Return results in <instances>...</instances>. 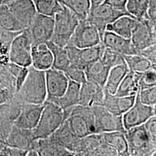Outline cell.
<instances>
[{"label": "cell", "instance_id": "1", "mask_svg": "<svg viewBox=\"0 0 156 156\" xmlns=\"http://www.w3.org/2000/svg\"><path fill=\"white\" fill-rule=\"evenodd\" d=\"M19 91L14 94L13 98L22 104H44L47 98L45 71L38 70L31 66Z\"/></svg>", "mask_w": 156, "mask_h": 156}, {"label": "cell", "instance_id": "2", "mask_svg": "<svg viewBox=\"0 0 156 156\" xmlns=\"http://www.w3.org/2000/svg\"><path fill=\"white\" fill-rule=\"evenodd\" d=\"M64 122L79 138L95 134L94 119L91 107L77 105L63 110Z\"/></svg>", "mask_w": 156, "mask_h": 156}, {"label": "cell", "instance_id": "3", "mask_svg": "<svg viewBox=\"0 0 156 156\" xmlns=\"http://www.w3.org/2000/svg\"><path fill=\"white\" fill-rule=\"evenodd\" d=\"M39 122L32 130L35 140L49 137L64 122V111L54 102L46 101Z\"/></svg>", "mask_w": 156, "mask_h": 156}, {"label": "cell", "instance_id": "4", "mask_svg": "<svg viewBox=\"0 0 156 156\" xmlns=\"http://www.w3.org/2000/svg\"><path fill=\"white\" fill-rule=\"evenodd\" d=\"M125 136L129 156H155L156 142L151 138L145 126L141 124L127 129Z\"/></svg>", "mask_w": 156, "mask_h": 156}, {"label": "cell", "instance_id": "5", "mask_svg": "<svg viewBox=\"0 0 156 156\" xmlns=\"http://www.w3.org/2000/svg\"><path fill=\"white\" fill-rule=\"evenodd\" d=\"M54 19V31L51 41L64 48L72 37L79 20L73 13L63 5L62 9L55 15Z\"/></svg>", "mask_w": 156, "mask_h": 156}, {"label": "cell", "instance_id": "6", "mask_svg": "<svg viewBox=\"0 0 156 156\" xmlns=\"http://www.w3.org/2000/svg\"><path fill=\"white\" fill-rule=\"evenodd\" d=\"M33 41L28 28L24 30L12 40L9 47V62L22 67L31 66Z\"/></svg>", "mask_w": 156, "mask_h": 156}, {"label": "cell", "instance_id": "7", "mask_svg": "<svg viewBox=\"0 0 156 156\" xmlns=\"http://www.w3.org/2000/svg\"><path fill=\"white\" fill-rule=\"evenodd\" d=\"M91 109L94 119L95 134L113 131L126 132L122 115H114L101 105L91 106Z\"/></svg>", "mask_w": 156, "mask_h": 156}, {"label": "cell", "instance_id": "8", "mask_svg": "<svg viewBox=\"0 0 156 156\" xmlns=\"http://www.w3.org/2000/svg\"><path fill=\"white\" fill-rule=\"evenodd\" d=\"M101 42L100 34L97 28L85 19L79 21L67 45L78 48H86L98 45Z\"/></svg>", "mask_w": 156, "mask_h": 156}, {"label": "cell", "instance_id": "9", "mask_svg": "<svg viewBox=\"0 0 156 156\" xmlns=\"http://www.w3.org/2000/svg\"><path fill=\"white\" fill-rule=\"evenodd\" d=\"M67 51L70 64L84 69L91 63L100 59L105 49L101 42L98 45L86 48H78L72 45L64 47Z\"/></svg>", "mask_w": 156, "mask_h": 156}, {"label": "cell", "instance_id": "10", "mask_svg": "<svg viewBox=\"0 0 156 156\" xmlns=\"http://www.w3.org/2000/svg\"><path fill=\"white\" fill-rule=\"evenodd\" d=\"M123 15L131 16L128 13L117 11L103 2L100 5L90 8L86 19L97 28L102 41V36L106 31L107 25L113 22L117 18Z\"/></svg>", "mask_w": 156, "mask_h": 156}, {"label": "cell", "instance_id": "11", "mask_svg": "<svg viewBox=\"0 0 156 156\" xmlns=\"http://www.w3.org/2000/svg\"><path fill=\"white\" fill-rule=\"evenodd\" d=\"M156 27L149 19H138L130 38L138 51L156 45Z\"/></svg>", "mask_w": 156, "mask_h": 156}, {"label": "cell", "instance_id": "12", "mask_svg": "<svg viewBox=\"0 0 156 156\" xmlns=\"http://www.w3.org/2000/svg\"><path fill=\"white\" fill-rule=\"evenodd\" d=\"M138 91L134 105L122 115L123 126L126 130L143 124L149 118L156 116V106H148L142 104L140 101Z\"/></svg>", "mask_w": 156, "mask_h": 156}, {"label": "cell", "instance_id": "13", "mask_svg": "<svg viewBox=\"0 0 156 156\" xmlns=\"http://www.w3.org/2000/svg\"><path fill=\"white\" fill-rule=\"evenodd\" d=\"M75 156H117V154L104 142L101 134H92L80 138Z\"/></svg>", "mask_w": 156, "mask_h": 156}, {"label": "cell", "instance_id": "14", "mask_svg": "<svg viewBox=\"0 0 156 156\" xmlns=\"http://www.w3.org/2000/svg\"><path fill=\"white\" fill-rule=\"evenodd\" d=\"M55 27L54 17L37 13L28 28L33 44L47 43L53 37Z\"/></svg>", "mask_w": 156, "mask_h": 156}, {"label": "cell", "instance_id": "15", "mask_svg": "<svg viewBox=\"0 0 156 156\" xmlns=\"http://www.w3.org/2000/svg\"><path fill=\"white\" fill-rule=\"evenodd\" d=\"M46 100L62 97L68 84L69 79L63 71L51 68L45 71Z\"/></svg>", "mask_w": 156, "mask_h": 156}, {"label": "cell", "instance_id": "16", "mask_svg": "<svg viewBox=\"0 0 156 156\" xmlns=\"http://www.w3.org/2000/svg\"><path fill=\"white\" fill-rule=\"evenodd\" d=\"M7 6L24 30L30 27L38 13L33 0H13Z\"/></svg>", "mask_w": 156, "mask_h": 156}, {"label": "cell", "instance_id": "17", "mask_svg": "<svg viewBox=\"0 0 156 156\" xmlns=\"http://www.w3.org/2000/svg\"><path fill=\"white\" fill-rule=\"evenodd\" d=\"M104 96V87L93 82L86 80L80 84L79 105L89 107L101 106Z\"/></svg>", "mask_w": 156, "mask_h": 156}, {"label": "cell", "instance_id": "18", "mask_svg": "<svg viewBox=\"0 0 156 156\" xmlns=\"http://www.w3.org/2000/svg\"><path fill=\"white\" fill-rule=\"evenodd\" d=\"M101 42L106 48L123 56L138 55V53L131 39L125 38L112 31L106 30L102 36Z\"/></svg>", "mask_w": 156, "mask_h": 156}, {"label": "cell", "instance_id": "19", "mask_svg": "<svg viewBox=\"0 0 156 156\" xmlns=\"http://www.w3.org/2000/svg\"><path fill=\"white\" fill-rule=\"evenodd\" d=\"M44 104H23L13 125L19 128L33 130L39 122Z\"/></svg>", "mask_w": 156, "mask_h": 156}, {"label": "cell", "instance_id": "20", "mask_svg": "<svg viewBox=\"0 0 156 156\" xmlns=\"http://www.w3.org/2000/svg\"><path fill=\"white\" fill-rule=\"evenodd\" d=\"M32 130L13 126L5 140V145L25 151L33 149L35 141Z\"/></svg>", "mask_w": 156, "mask_h": 156}, {"label": "cell", "instance_id": "21", "mask_svg": "<svg viewBox=\"0 0 156 156\" xmlns=\"http://www.w3.org/2000/svg\"><path fill=\"white\" fill-rule=\"evenodd\" d=\"M22 105L13 98L11 102L0 105V129L6 139L20 112Z\"/></svg>", "mask_w": 156, "mask_h": 156}, {"label": "cell", "instance_id": "22", "mask_svg": "<svg viewBox=\"0 0 156 156\" xmlns=\"http://www.w3.org/2000/svg\"><path fill=\"white\" fill-rule=\"evenodd\" d=\"M135 98L136 95L117 97L112 94L105 89L104 99L101 106L105 107L114 115L121 116L134 105Z\"/></svg>", "mask_w": 156, "mask_h": 156}, {"label": "cell", "instance_id": "23", "mask_svg": "<svg viewBox=\"0 0 156 156\" xmlns=\"http://www.w3.org/2000/svg\"><path fill=\"white\" fill-rule=\"evenodd\" d=\"M49 137L57 144L72 152L75 156L80 138L73 134L65 122Z\"/></svg>", "mask_w": 156, "mask_h": 156}, {"label": "cell", "instance_id": "24", "mask_svg": "<svg viewBox=\"0 0 156 156\" xmlns=\"http://www.w3.org/2000/svg\"><path fill=\"white\" fill-rule=\"evenodd\" d=\"M31 66L45 71L52 67L53 57L46 43L33 44L31 47Z\"/></svg>", "mask_w": 156, "mask_h": 156}, {"label": "cell", "instance_id": "25", "mask_svg": "<svg viewBox=\"0 0 156 156\" xmlns=\"http://www.w3.org/2000/svg\"><path fill=\"white\" fill-rule=\"evenodd\" d=\"M80 84L69 80L67 89L62 97L48 100L60 106L62 110L79 105Z\"/></svg>", "mask_w": 156, "mask_h": 156}, {"label": "cell", "instance_id": "26", "mask_svg": "<svg viewBox=\"0 0 156 156\" xmlns=\"http://www.w3.org/2000/svg\"><path fill=\"white\" fill-rule=\"evenodd\" d=\"M42 156H74V154L57 144L49 137L36 140L33 149Z\"/></svg>", "mask_w": 156, "mask_h": 156}, {"label": "cell", "instance_id": "27", "mask_svg": "<svg viewBox=\"0 0 156 156\" xmlns=\"http://www.w3.org/2000/svg\"><path fill=\"white\" fill-rule=\"evenodd\" d=\"M137 20L138 19L133 16L123 15L107 25L106 30L112 31L125 38L130 39Z\"/></svg>", "mask_w": 156, "mask_h": 156}, {"label": "cell", "instance_id": "28", "mask_svg": "<svg viewBox=\"0 0 156 156\" xmlns=\"http://www.w3.org/2000/svg\"><path fill=\"white\" fill-rule=\"evenodd\" d=\"M111 68L99 59L87 66L84 69V71L87 80L93 82L104 87Z\"/></svg>", "mask_w": 156, "mask_h": 156}, {"label": "cell", "instance_id": "29", "mask_svg": "<svg viewBox=\"0 0 156 156\" xmlns=\"http://www.w3.org/2000/svg\"><path fill=\"white\" fill-rule=\"evenodd\" d=\"M100 134L104 142L116 151L117 156H129L128 145L125 133L113 131Z\"/></svg>", "mask_w": 156, "mask_h": 156}, {"label": "cell", "instance_id": "30", "mask_svg": "<svg viewBox=\"0 0 156 156\" xmlns=\"http://www.w3.org/2000/svg\"><path fill=\"white\" fill-rule=\"evenodd\" d=\"M129 71L126 62L112 67L108 73L104 89L112 94H115L119 84Z\"/></svg>", "mask_w": 156, "mask_h": 156}, {"label": "cell", "instance_id": "31", "mask_svg": "<svg viewBox=\"0 0 156 156\" xmlns=\"http://www.w3.org/2000/svg\"><path fill=\"white\" fill-rule=\"evenodd\" d=\"M140 73L129 71L117 88L115 95L126 97L136 95L140 90L138 81Z\"/></svg>", "mask_w": 156, "mask_h": 156}, {"label": "cell", "instance_id": "32", "mask_svg": "<svg viewBox=\"0 0 156 156\" xmlns=\"http://www.w3.org/2000/svg\"><path fill=\"white\" fill-rule=\"evenodd\" d=\"M0 28L11 32H20L24 30L7 5L0 6Z\"/></svg>", "mask_w": 156, "mask_h": 156}, {"label": "cell", "instance_id": "33", "mask_svg": "<svg viewBox=\"0 0 156 156\" xmlns=\"http://www.w3.org/2000/svg\"><path fill=\"white\" fill-rule=\"evenodd\" d=\"M46 44L51 50L53 57L51 68L64 72L70 65L69 60L65 48L56 45L51 41L48 42Z\"/></svg>", "mask_w": 156, "mask_h": 156}, {"label": "cell", "instance_id": "34", "mask_svg": "<svg viewBox=\"0 0 156 156\" xmlns=\"http://www.w3.org/2000/svg\"><path fill=\"white\" fill-rule=\"evenodd\" d=\"M62 5L66 6L78 17L83 20L89 15L91 4L90 0H58Z\"/></svg>", "mask_w": 156, "mask_h": 156}, {"label": "cell", "instance_id": "35", "mask_svg": "<svg viewBox=\"0 0 156 156\" xmlns=\"http://www.w3.org/2000/svg\"><path fill=\"white\" fill-rule=\"evenodd\" d=\"M123 57L129 70L134 73H141L152 68L156 69V66H154L144 57L139 55H125Z\"/></svg>", "mask_w": 156, "mask_h": 156}, {"label": "cell", "instance_id": "36", "mask_svg": "<svg viewBox=\"0 0 156 156\" xmlns=\"http://www.w3.org/2000/svg\"><path fill=\"white\" fill-rule=\"evenodd\" d=\"M149 0H127L126 10L136 19H149L147 16Z\"/></svg>", "mask_w": 156, "mask_h": 156}, {"label": "cell", "instance_id": "37", "mask_svg": "<svg viewBox=\"0 0 156 156\" xmlns=\"http://www.w3.org/2000/svg\"><path fill=\"white\" fill-rule=\"evenodd\" d=\"M37 11L40 14L55 16L62 8L58 0H33Z\"/></svg>", "mask_w": 156, "mask_h": 156}, {"label": "cell", "instance_id": "38", "mask_svg": "<svg viewBox=\"0 0 156 156\" xmlns=\"http://www.w3.org/2000/svg\"><path fill=\"white\" fill-rule=\"evenodd\" d=\"M100 59L104 64L110 68L126 62L123 55L105 47Z\"/></svg>", "mask_w": 156, "mask_h": 156}, {"label": "cell", "instance_id": "39", "mask_svg": "<svg viewBox=\"0 0 156 156\" xmlns=\"http://www.w3.org/2000/svg\"><path fill=\"white\" fill-rule=\"evenodd\" d=\"M138 84L140 90L156 86V69L152 68L140 73Z\"/></svg>", "mask_w": 156, "mask_h": 156}, {"label": "cell", "instance_id": "40", "mask_svg": "<svg viewBox=\"0 0 156 156\" xmlns=\"http://www.w3.org/2000/svg\"><path fill=\"white\" fill-rule=\"evenodd\" d=\"M69 80L79 84H82L87 80L84 69L70 64L64 72Z\"/></svg>", "mask_w": 156, "mask_h": 156}, {"label": "cell", "instance_id": "41", "mask_svg": "<svg viewBox=\"0 0 156 156\" xmlns=\"http://www.w3.org/2000/svg\"><path fill=\"white\" fill-rule=\"evenodd\" d=\"M139 97L140 101L148 106L156 105V86L145 89H140Z\"/></svg>", "mask_w": 156, "mask_h": 156}, {"label": "cell", "instance_id": "42", "mask_svg": "<svg viewBox=\"0 0 156 156\" xmlns=\"http://www.w3.org/2000/svg\"><path fill=\"white\" fill-rule=\"evenodd\" d=\"M27 151L5 145L0 151V156H26Z\"/></svg>", "mask_w": 156, "mask_h": 156}, {"label": "cell", "instance_id": "43", "mask_svg": "<svg viewBox=\"0 0 156 156\" xmlns=\"http://www.w3.org/2000/svg\"><path fill=\"white\" fill-rule=\"evenodd\" d=\"M28 67H22L15 80V91L17 93L20 89L28 75Z\"/></svg>", "mask_w": 156, "mask_h": 156}, {"label": "cell", "instance_id": "44", "mask_svg": "<svg viewBox=\"0 0 156 156\" xmlns=\"http://www.w3.org/2000/svg\"><path fill=\"white\" fill-rule=\"evenodd\" d=\"M138 55L144 57L156 66V45H152L138 51Z\"/></svg>", "mask_w": 156, "mask_h": 156}, {"label": "cell", "instance_id": "45", "mask_svg": "<svg viewBox=\"0 0 156 156\" xmlns=\"http://www.w3.org/2000/svg\"><path fill=\"white\" fill-rule=\"evenodd\" d=\"M146 129L150 135L151 138L156 142V116L149 118L144 124Z\"/></svg>", "mask_w": 156, "mask_h": 156}, {"label": "cell", "instance_id": "46", "mask_svg": "<svg viewBox=\"0 0 156 156\" xmlns=\"http://www.w3.org/2000/svg\"><path fill=\"white\" fill-rule=\"evenodd\" d=\"M15 93L6 87L0 90V105L11 102Z\"/></svg>", "mask_w": 156, "mask_h": 156}, {"label": "cell", "instance_id": "47", "mask_svg": "<svg viewBox=\"0 0 156 156\" xmlns=\"http://www.w3.org/2000/svg\"><path fill=\"white\" fill-rule=\"evenodd\" d=\"M104 3L111 6L117 11L128 13L126 10L127 0H105Z\"/></svg>", "mask_w": 156, "mask_h": 156}, {"label": "cell", "instance_id": "48", "mask_svg": "<svg viewBox=\"0 0 156 156\" xmlns=\"http://www.w3.org/2000/svg\"><path fill=\"white\" fill-rule=\"evenodd\" d=\"M147 16L151 22L156 25V0H149Z\"/></svg>", "mask_w": 156, "mask_h": 156}, {"label": "cell", "instance_id": "49", "mask_svg": "<svg viewBox=\"0 0 156 156\" xmlns=\"http://www.w3.org/2000/svg\"><path fill=\"white\" fill-rule=\"evenodd\" d=\"M105 0H90V4H91V8H94L97 6L100 5L102 4Z\"/></svg>", "mask_w": 156, "mask_h": 156}, {"label": "cell", "instance_id": "50", "mask_svg": "<svg viewBox=\"0 0 156 156\" xmlns=\"http://www.w3.org/2000/svg\"><path fill=\"white\" fill-rule=\"evenodd\" d=\"M26 156H39L38 153L34 149H30L27 151Z\"/></svg>", "mask_w": 156, "mask_h": 156}, {"label": "cell", "instance_id": "51", "mask_svg": "<svg viewBox=\"0 0 156 156\" xmlns=\"http://www.w3.org/2000/svg\"><path fill=\"white\" fill-rule=\"evenodd\" d=\"M5 136H4V135L2 133V131L0 129V142H1V143H2V144L5 145Z\"/></svg>", "mask_w": 156, "mask_h": 156}, {"label": "cell", "instance_id": "52", "mask_svg": "<svg viewBox=\"0 0 156 156\" xmlns=\"http://www.w3.org/2000/svg\"><path fill=\"white\" fill-rule=\"evenodd\" d=\"M5 146V144H2V143H1V142H0V151Z\"/></svg>", "mask_w": 156, "mask_h": 156}, {"label": "cell", "instance_id": "53", "mask_svg": "<svg viewBox=\"0 0 156 156\" xmlns=\"http://www.w3.org/2000/svg\"><path fill=\"white\" fill-rule=\"evenodd\" d=\"M4 87H4V86L0 83V90L2 89V88H4Z\"/></svg>", "mask_w": 156, "mask_h": 156}, {"label": "cell", "instance_id": "54", "mask_svg": "<svg viewBox=\"0 0 156 156\" xmlns=\"http://www.w3.org/2000/svg\"><path fill=\"white\" fill-rule=\"evenodd\" d=\"M1 1H2V0H0V3H1Z\"/></svg>", "mask_w": 156, "mask_h": 156}]
</instances>
